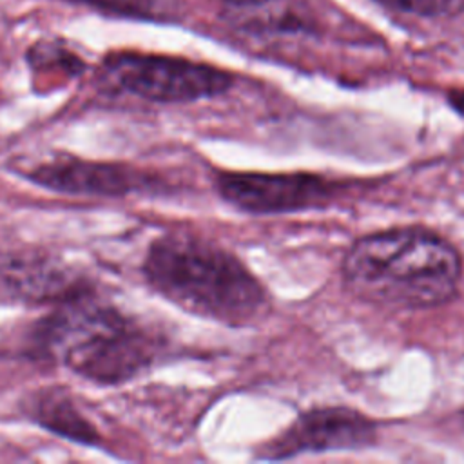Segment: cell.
I'll return each instance as SVG.
<instances>
[{"mask_svg":"<svg viewBox=\"0 0 464 464\" xmlns=\"http://www.w3.org/2000/svg\"><path fill=\"white\" fill-rule=\"evenodd\" d=\"M344 285L359 299L395 308H430L455 297L462 279L459 250L419 227L359 237L343 259Z\"/></svg>","mask_w":464,"mask_h":464,"instance_id":"1","label":"cell"},{"mask_svg":"<svg viewBox=\"0 0 464 464\" xmlns=\"http://www.w3.org/2000/svg\"><path fill=\"white\" fill-rule=\"evenodd\" d=\"M218 190L228 203L252 214L295 212L326 205L337 185L314 174L223 172Z\"/></svg>","mask_w":464,"mask_h":464,"instance_id":"5","label":"cell"},{"mask_svg":"<svg viewBox=\"0 0 464 464\" xmlns=\"http://www.w3.org/2000/svg\"><path fill=\"white\" fill-rule=\"evenodd\" d=\"M147 283L174 304L232 326L268 310L259 279L228 250L190 234L158 237L143 261Z\"/></svg>","mask_w":464,"mask_h":464,"instance_id":"2","label":"cell"},{"mask_svg":"<svg viewBox=\"0 0 464 464\" xmlns=\"http://www.w3.org/2000/svg\"><path fill=\"white\" fill-rule=\"evenodd\" d=\"M103 78L118 91L160 103L212 98L232 85V76L218 67L141 53L109 56L103 63Z\"/></svg>","mask_w":464,"mask_h":464,"instance_id":"4","label":"cell"},{"mask_svg":"<svg viewBox=\"0 0 464 464\" xmlns=\"http://www.w3.org/2000/svg\"><path fill=\"white\" fill-rule=\"evenodd\" d=\"M221 14L236 29L254 34L301 33L312 27L297 0H223Z\"/></svg>","mask_w":464,"mask_h":464,"instance_id":"9","label":"cell"},{"mask_svg":"<svg viewBox=\"0 0 464 464\" xmlns=\"http://www.w3.org/2000/svg\"><path fill=\"white\" fill-rule=\"evenodd\" d=\"M0 292L27 303H63L87 294L82 279L45 257L11 256L0 261Z\"/></svg>","mask_w":464,"mask_h":464,"instance_id":"8","label":"cell"},{"mask_svg":"<svg viewBox=\"0 0 464 464\" xmlns=\"http://www.w3.org/2000/svg\"><path fill=\"white\" fill-rule=\"evenodd\" d=\"M31 415L49 431L80 444L98 446L100 433L63 392H44L31 406Z\"/></svg>","mask_w":464,"mask_h":464,"instance_id":"10","label":"cell"},{"mask_svg":"<svg viewBox=\"0 0 464 464\" xmlns=\"http://www.w3.org/2000/svg\"><path fill=\"white\" fill-rule=\"evenodd\" d=\"M375 424L348 408H319L295 419L266 444L265 459H286L306 451L357 450L375 440Z\"/></svg>","mask_w":464,"mask_h":464,"instance_id":"6","label":"cell"},{"mask_svg":"<svg viewBox=\"0 0 464 464\" xmlns=\"http://www.w3.org/2000/svg\"><path fill=\"white\" fill-rule=\"evenodd\" d=\"M34 339L47 359L98 384L136 377L160 352V339L145 326L87 294L60 303Z\"/></svg>","mask_w":464,"mask_h":464,"instance_id":"3","label":"cell"},{"mask_svg":"<svg viewBox=\"0 0 464 464\" xmlns=\"http://www.w3.org/2000/svg\"><path fill=\"white\" fill-rule=\"evenodd\" d=\"M375 2L401 13L428 16V18L455 16L464 11V0H375Z\"/></svg>","mask_w":464,"mask_h":464,"instance_id":"12","label":"cell"},{"mask_svg":"<svg viewBox=\"0 0 464 464\" xmlns=\"http://www.w3.org/2000/svg\"><path fill=\"white\" fill-rule=\"evenodd\" d=\"M27 178L51 190L87 196H123L145 185V178L121 163L56 158L33 169Z\"/></svg>","mask_w":464,"mask_h":464,"instance_id":"7","label":"cell"},{"mask_svg":"<svg viewBox=\"0 0 464 464\" xmlns=\"http://www.w3.org/2000/svg\"><path fill=\"white\" fill-rule=\"evenodd\" d=\"M134 18H163L172 11V0H69Z\"/></svg>","mask_w":464,"mask_h":464,"instance_id":"11","label":"cell"}]
</instances>
